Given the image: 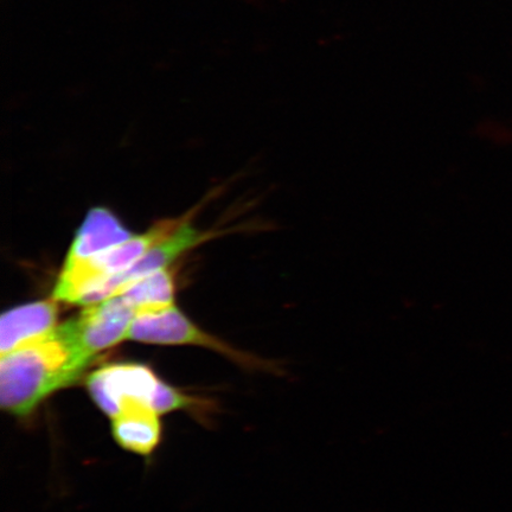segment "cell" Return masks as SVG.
Instances as JSON below:
<instances>
[{
    "label": "cell",
    "mask_w": 512,
    "mask_h": 512,
    "mask_svg": "<svg viewBox=\"0 0 512 512\" xmlns=\"http://www.w3.org/2000/svg\"><path fill=\"white\" fill-rule=\"evenodd\" d=\"M91 362L57 328L36 342L2 355V408L21 418L30 414L50 394L78 380Z\"/></svg>",
    "instance_id": "1"
},
{
    "label": "cell",
    "mask_w": 512,
    "mask_h": 512,
    "mask_svg": "<svg viewBox=\"0 0 512 512\" xmlns=\"http://www.w3.org/2000/svg\"><path fill=\"white\" fill-rule=\"evenodd\" d=\"M137 312L124 297H112L85 309L59 328L76 351L93 361L99 352L127 339Z\"/></svg>",
    "instance_id": "2"
},
{
    "label": "cell",
    "mask_w": 512,
    "mask_h": 512,
    "mask_svg": "<svg viewBox=\"0 0 512 512\" xmlns=\"http://www.w3.org/2000/svg\"><path fill=\"white\" fill-rule=\"evenodd\" d=\"M127 339L160 345H198L213 349L247 367H264V361L230 348L226 343L202 331L175 305L165 309L137 313Z\"/></svg>",
    "instance_id": "3"
},
{
    "label": "cell",
    "mask_w": 512,
    "mask_h": 512,
    "mask_svg": "<svg viewBox=\"0 0 512 512\" xmlns=\"http://www.w3.org/2000/svg\"><path fill=\"white\" fill-rule=\"evenodd\" d=\"M162 382L143 364L115 363L89 375L87 389L96 406L113 419L128 401L153 408Z\"/></svg>",
    "instance_id": "4"
},
{
    "label": "cell",
    "mask_w": 512,
    "mask_h": 512,
    "mask_svg": "<svg viewBox=\"0 0 512 512\" xmlns=\"http://www.w3.org/2000/svg\"><path fill=\"white\" fill-rule=\"evenodd\" d=\"M197 210V208H194L188 211L181 226L153 246L131 270L118 275V277L105 280L100 285L98 293H96L98 302H104L106 299L115 297L119 288L128 281L144 277L146 274L166 270L181 256L190 252L191 249L214 238L215 233L202 232L192 224V217L195 216Z\"/></svg>",
    "instance_id": "5"
},
{
    "label": "cell",
    "mask_w": 512,
    "mask_h": 512,
    "mask_svg": "<svg viewBox=\"0 0 512 512\" xmlns=\"http://www.w3.org/2000/svg\"><path fill=\"white\" fill-rule=\"evenodd\" d=\"M59 302L51 298L24 304L3 313L0 319V351L9 354L18 348L38 341L57 326Z\"/></svg>",
    "instance_id": "6"
},
{
    "label": "cell",
    "mask_w": 512,
    "mask_h": 512,
    "mask_svg": "<svg viewBox=\"0 0 512 512\" xmlns=\"http://www.w3.org/2000/svg\"><path fill=\"white\" fill-rule=\"evenodd\" d=\"M134 235L110 209L93 208L76 233L63 268H72L94 259Z\"/></svg>",
    "instance_id": "7"
},
{
    "label": "cell",
    "mask_w": 512,
    "mask_h": 512,
    "mask_svg": "<svg viewBox=\"0 0 512 512\" xmlns=\"http://www.w3.org/2000/svg\"><path fill=\"white\" fill-rule=\"evenodd\" d=\"M159 415L155 409L139 401H128L113 418L115 441L125 450L149 456L162 435Z\"/></svg>",
    "instance_id": "8"
},
{
    "label": "cell",
    "mask_w": 512,
    "mask_h": 512,
    "mask_svg": "<svg viewBox=\"0 0 512 512\" xmlns=\"http://www.w3.org/2000/svg\"><path fill=\"white\" fill-rule=\"evenodd\" d=\"M124 297L137 313L165 309L175 305V281L169 268L128 281L115 297Z\"/></svg>",
    "instance_id": "9"
},
{
    "label": "cell",
    "mask_w": 512,
    "mask_h": 512,
    "mask_svg": "<svg viewBox=\"0 0 512 512\" xmlns=\"http://www.w3.org/2000/svg\"><path fill=\"white\" fill-rule=\"evenodd\" d=\"M192 403H194V401L188 398V396L178 392L177 389L169 386V384L162 382L155 402H153V409H155L158 414H165L178 411V409L189 408Z\"/></svg>",
    "instance_id": "10"
}]
</instances>
